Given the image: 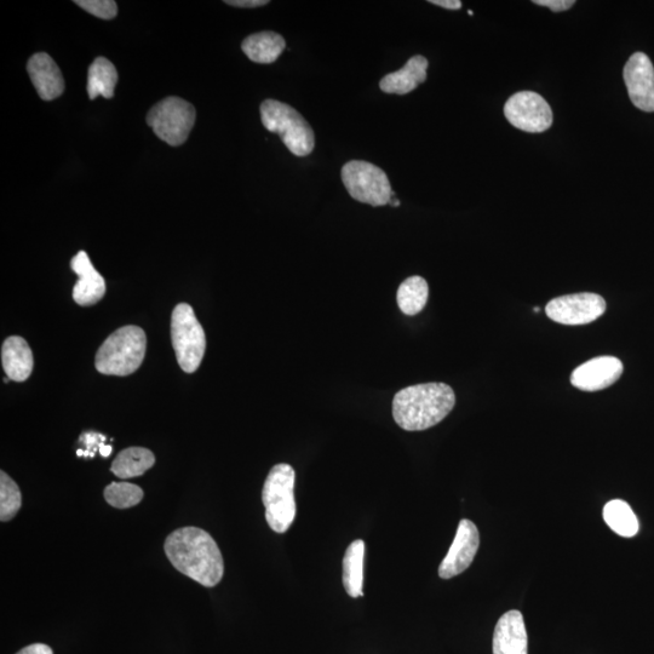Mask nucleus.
Instances as JSON below:
<instances>
[{
	"label": "nucleus",
	"mask_w": 654,
	"mask_h": 654,
	"mask_svg": "<svg viewBox=\"0 0 654 654\" xmlns=\"http://www.w3.org/2000/svg\"><path fill=\"white\" fill-rule=\"evenodd\" d=\"M604 519L607 526L619 536L631 538L638 535L639 520L629 504L621 499L606 504Z\"/></svg>",
	"instance_id": "23"
},
{
	"label": "nucleus",
	"mask_w": 654,
	"mask_h": 654,
	"mask_svg": "<svg viewBox=\"0 0 654 654\" xmlns=\"http://www.w3.org/2000/svg\"><path fill=\"white\" fill-rule=\"evenodd\" d=\"M492 647L493 654H529V638L520 611L512 610L499 618Z\"/></svg>",
	"instance_id": "15"
},
{
	"label": "nucleus",
	"mask_w": 654,
	"mask_h": 654,
	"mask_svg": "<svg viewBox=\"0 0 654 654\" xmlns=\"http://www.w3.org/2000/svg\"><path fill=\"white\" fill-rule=\"evenodd\" d=\"M504 116L516 129L525 133H544L553 125V111L541 95L520 91L507 101Z\"/></svg>",
	"instance_id": "9"
},
{
	"label": "nucleus",
	"mask_w": 654,
	"mask_h": 654,
	"mask_svg": "<svg viewBox=\"0 0 654 654\" xmlns=\"http://www.w3.org/2000/svg\"><path fill=\"white\" fill-rule=\"evenodd\" d=\"M164 550L177 571L204 587L212 588L222 581L225 562L208 532L198 527H183L166 538Z\"/></svg>",
	"instance_id": "1"
},
{
	"label": "nucleus",
	"mask_w": 654,
	"mask_h": 654,
	"mask_svg": "<svg viewBox=\"0 0 654 654\" xmlns=\"http://www.w3.org/2000/svg\"><path fill=\"white\" fill-rule=\"evenodd\" d=\"M156 463L153 452L145 447H129L120 452L112 463V473L120 479L137 478Z\"/></svg>",
	"instance_id": "21"
},
{
	"label": "nucleus",
	"mask_w": 654,
	"mask_h": 654,
	"mask_svg": "<svg viewBox=\"0 0 654 654\" xmlns=\"http://www.w3.org/2000/svg\"><path fill=\"white\" fill-rule=\"evenodd\" d=\"M72 271L79 277L73 289V300L79 306H93L106 294V283L96 271L85 251H79L71 261Z\"/></svg>",
	"instance_id": "14"
},
{
	"label": "nucleus",
	"mask_w": 654,
	"mask_h": 654,
	"mask_svg": "<svg viewBox=\"0 0 654 654\" xmlns=\"http://www.w3.org/2000/svg\"><path fill=\"white\" fill-rule=\"evenodd\" d=\"M533 3L541 5V7H547L553 10L554 13L569 10L576 4L575 0H535Z\"/></svg>",
	"instance_id": "29"
},
{
	"label": "nucleus",
	"mask_w": 654,
	"mask_h": 654,
	"mask_svg": "<svg viewBox=\"0 0 654 654\" xmlns=\"http://www.w3.org/2000/svg\"><path fill=\"white\" fill-rule=\"evenodd\" d=\"M112 451H113L112 446L102 444L100 447V453L102 457H108L109 455H111Z\"/></svg>",
	"instance_id": "33"
},
{
	"label": "nucleus",
	"mask_w": 654,
	"mask_h": 654,
	"mask_svg": "<svg viewBox=\"0 0 654 654\" xmlns=\"http://www.w3.org/2000/svg\"><path fill=\"white\" fill-rule=\"evenodd\" d=\"M429 296V288L426 279L422 277L407 278L399 286L397 301L400 311L409 317L417 315L426 307Z\"/></svg>",
	"instance_id": "24"
},
{
	"label": "nucleus",
	"mask_w": 654,
	"mask_h": 654,
	"mask_svg": "<svg viewBox=\"0 0 654 654\" xmlns=\"http://www.w3.org/2000/svg\"><path fill=\"white\" fill-rule=\"evenodd\" d=\"M455 404V392L447 384H416L395 394L393 417L407 432H421L445 420Z\"/></svg>",
	"instance_id": "2"
},
{
	"label": "nucleus",
	"mask_w": 654,
	"mask_h": 654,
	"mask_svg": "<svg viewBox=\"0 0 654 654\" xmlns=\"http://www.w3.org/2000/svg\"><path fill=\"white\" fill-rule=\"evenodd\" d=\"M197 112L192 103L170 96L159 101L148 112L147 124L160 140L172 147L185 143L195 124Z\"/></svg>",
	"instance_id": "7"
},
{
	"label": "nucleus",
	"mask_w": 654,
	"mask_h": 654,
	"mask_svg": "<svg viewBox=\"0 0 654 654\" xmlns=\"http://www.w3.org/2000/svg\"><path fill=\"white\" fill-rule=\"evenodd\" d=\"M27 72L40 99L53 101L65 91V79L56 62L47 53L34 54L27 63Z\"/></svg>",
	"instance_id": "16"
},
{
	"label": "nucleus",
	"mask_w": 654,
	"mask_h": 654,
	"mask_svg": "<svg viewBox=\"0 0 654 654\" xmlns=\"http://www.w3.org/2000/svg\"><path fill=\"white\" fill-rule=\"evenodd\" d=\"M606 312V301L600 295L582 292L554 298L547 304L548 318L562 325H587Z\"/></svg>",
	"instance_id": "10"
},
{
	"label": "nucleus",
	"mask_w": 654,
	"mask_h": 654,
	"mask_svg": "<svg viewBox=\"0 0 654 654\" xmlns=\"http://www.w3.org/2000/svg\"><path fill=\"white\" fill-rule=\"evenodd\" d=\"M260 111L263 126L269 133L278 134L292 154L307 157L314 151L312 126L295 108L277 100H266Z\"/></svg>",
	"instance_id": "4"
},
{
	"label": "nucleus",
	"mask_w": 654,
	"mask_h": 654,
	"mask_svg": "<svg viewBox=\"0 0 654 654\" xmlns=\"http://www.w3.org/2000/svg\"><path fill=\"white\" fill-rule=\"evenodd\" d=\"M295 481V469L286 463L274 466L267 476L262 502L266 508V520L274 532H288L294 524L297 513Z\"/></svg>",
	"instance_id": "5"
},
{
	"label": "nucleus",
	"mask_w": 654,
	"mask_h": 654,
	"mask_svg": "<svg viewBox=\"0 0 654 654\" xmlns=\"http://www.w3.org/2000/svg\"><path fill=\"white\" fill-rule=\"evenodd\" d=\"M74 4L102 20H112L118 14V5L113 0H76Z\"/></svg>",
	"instance_id": "27"
},
{
	"label": "nucleus",
	"mask_w": 654,
	"mask_h": 654,
	"mask_svg": "<svg viewBox=\"0 0 654 654\" xmlns=\"http://www.w3.org/2000/svg\"><path fill=\"white\" fill-rule=\"evenodd\" d=\"M286 48V42L275 32H260L251 34L242 44L244 54L251 61L269 65L277 61Z\"/></svg>",
	"instance_id": "19"
},
{
	"label": "nucleus",
	"mask_w": 654,
	"mask_h": 654,
	"mask_svg": "<svg viewBox=\"0 0 654 654\" xmlns=\"http://www.w3.org/2000/svg\"><path fill=\"white\" fill-rule=\"evenodd\" d=\"M171 340L177 363L187 374H193L202 364L206 337L193 308L187 303L179 304L172 312Z\"/></svg>",
	"instance_id": "6"
},
{
	"label": "nucleus",
	"mask_w": 654,
	"mask_h": 654,
	"mask_svg": "<svg viewBox=\"0 0 654 654\" xmlns=\"http://www.w3.org/2000/svg\"><path fill=\"white\" fill-rule=\"evenodd\" d=\"M480 547L478 527L470 520H462L458 525L449 553L439 567V576L450 579L461 575L473 564Z\"/></svg>",
	"instance_id": "11"
},
{
	"label": "nucleus",
	"mask_w": 654,
	"mask_h": 654,
	"mask_svg": "<svg viewBox=\"0 0 654 654\" xmlns=\"http://www.w3.org/2000/svg\"><path fill=\"white\" fill-rule=\"evenodd\" d=\"M2 363L11 381L25 382L32 375L33 353L25 338L11 336L2 347Z\"/></svg>",
	"instance_id": "18"
},
{
	"label": "nucleus",
	"mask_w": 654,
	"mask_h": 654,
	"mask_svg": "<svg viewBox=\"0 0 654 654\" xmlns=\"http://www.w3.org/2000/svg\"><path fill=\"white\" fill-rule=\"evenodd\" d=\"M623 374V363L615 357H599L578 366L571 375L573 387L598 392L615 384Z\"/></svg>",
	"instance_id": "13"
},
{
	"label": "nucleus",
	"mask_w": 654,
	"mask_h": 654,
	"mask_svg": "<svg viewBox=\"0 0 654 654\" xmlns=\"http://www.w3.org/2000/svg\"><path fill=\"white\" fill-rule=\"evenodd\" d=\"M342 181L351 197L360 203L384 206L395 195L386 172L363 160H352L344 165Z\"/></svg>",
	"instance_id": "8"
},
{
	"label": "nucleus",
	"mask_w": 654,
	"mask_h": 654,
	"mask_svg": "<svg viewBox=\"0 0 654 654\" xmlns=\"http://www.w3.org/2000/svg\"><path fill=\"white\" fill-rule=\"evenodd\" d=\"M143 491L141 487L130 483H112L105 489V499L109 506L117 509H128L141 503Z\"/></svg>",
	"instance_id": "26"
},
{
	"label": "nucleus",
	"mask_w": 654,
	"mask_h": 654,
	"mask_svg": "<svg viewBox=\"0 0 654 654\" xmlns=\"http://www.w3.org/2000/svg\"><path fill=\"white\" fill-rule=\"evenodd\" d=\"M117 83L118 72L116 66L106 57H97L91 63L88 72L89 99L95 100L97 96L113 99Z\"/></svg>",
	"instance_id": "22"
},
{
	"label": "nucleus",
	"mask_w": 654,
	"mask_h": 654,
	"mask_svg": "<svg viewBox=\"0 0 654 654\" xmlns=\"http://www.w3.org/2000/svg\"><path fill=\"white\" fill-rule=\"evenodd\" d=\"M106 440V436L102 435L100 433H95V432H88L82 434L80 436V443L84 444L86 447H88V450L83 451V450H78L77 455L79 457H94L96 451H100V447L103 443V441Z\"/></svg>",
	"instance_id": "28"
},
{
	"label": "nucleus",
	"mask_w": 654,
	"mask_h": 654,
	"mask_svg": "<svg viewBox=\"0 0 654 654\" xmlns=\"http://www.w3.org/2000/svg\"><path fill=\"white\" fill-rule=\"evenodd\" d=\"M623 77L631 102L644 112H654V67L644 53H635L624 67Z\"/></svg>",
	"instance_id": "12"
},
{
	"label": "nucleus",
	"mask_w": 654,
	"mask_h": 654,
	"mask_svg": "<svg viewBox=\"0 0 654 654\" xmlns=\"http://www.w3.org/2000/svg\"><path fill=\"white\" fill-rule=\"evenodd\" d=\"M429 3L449 10H458L462 8V2H460V0H430Z\"/></svg>",
	"instance_id": "32"
},
{
	"label": "nucleus",
	"mask_w": 654,
	"mask_h": 654,
	"mask_svg": "<svg viewBox=\"0 0 654 654\" xmlns=\"http://www.w3.org/2000/svg\"><path fill=\"white\" fill-rule=\"evenodd\" d=\"M225 3L235 8H258L269 4L267 0H226Z\"/></svg>",
	"instance_id": "30"
},
{
	"label": "nucleus",
	"mask_w": 654,
	"mask_h": 654,
	"mask_svg": "<svg viewBox=\"0 0 654 654\" xmlns=\"http://www.w3.org/2000/svg\"><path fill=\"white\" fill-rule=\"evenodd\" d=\"M147 337L139 326L128 325L113 332L96 354V370L107 376H129L145 359Z\"/></svg>",
	"instance_id": "3"
},
{
	"label": "nucleus",
	"mask_w": 654,
	"mask_h": 654,
	"mask_svg": "<svg viewBox=\"0 0 654 654\" xmlns=\"http://www.w3.org/2000/svg\"><path fill=\"white\" fill-rule=\"evenodd\" d=\"M21 506L22 496L19 486L7 473H0V520L7 522L14 519Z\"/></svg>",
	"instance_id": "25"
},
{
	"label": "nucleus",
	"mask_w": 654,
	"mask_h": 654,
	"mask_svg": "<svg viewBox=\"0 0 654 654\" xmlns=\"http://www.w3.org/2000/svg\"><path fill=\"white\" fill-rule=\"evenodd\" d=\"M16 654H54V652L48 645L33 644L22 648V650Z\"/></svg>",
	"instance_id": "31"
},
{
	"label": "nucleus",
	"mask_w": 654,
	"mask_h": 654,
	"mask_svg": "<svg viewBox=\"0 0 654 654\" xmlns=\"http://www.w3.org/2000/svg\"><path fill=\"white\" fill-rule=\"evenodd\" d=\"M535 312H536V313L539 312V308H538V307L535 308Z\"/></svg>",
	"instance_id": "34"
},
{
	"label": "nucleus",
	"mask_w": 654,
	"mask_h": 654,
	"mask_svg": "<svg viewBox=\"0 0 654 654\" xmlns=\"http://www.w3.org/2000/svg\"><path fill=\"white\" fill-rule=\"evenodd\" d=\"M428 65V60L422 55L411 57L401 70L389 73L381 80V90L386 94H410L426 82Z\"/></svg>",
	"instance_id": "17"
},
{
	"label": "nucleus",
	"mask_w": 654,
	"mask_h": 654,
	"mask_svg": "<svg viewBox=\"0 0 654 654\" xmlns=\"http://www.w3.org/2000/svg\"><path fill=\"white\" fill-rule=\"evenodd\" d=\"M365 542L358 539L349 545L343 559V585L353 599L364 596Z\"/></svg>",
	"instance_id": "20"
}]
</instances>
